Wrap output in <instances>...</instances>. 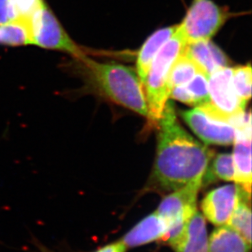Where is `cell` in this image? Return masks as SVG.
Returning a JSON list of instances; mask_svg holds the SVG:
<instances>
[{"label": "cell", "instance_id": "6da1fadb", "mask_svg": "<svg viewBox=\"0 0 252 252\" xmlns=\"http://www.w3.org/2000/svg\"><path fill=\"white\" fill-rule=\"evenodd\" d=\"M158 123L160 130L153 174L155 183L166 191L202 183L214 152L181 126L175 106L170 101Z\"/></svg>", "mask_w": 252, "mask_h": 252}, {"label": "cell", "instance_id": "7a4b0ae2", "mask_svg": "<svg viewBox=\"0 0 252 252\" xmlns=\"http://www.w3.org/2000/svg\"><path fill=\"white\" fill-rule=\"evenodd\" d=\"M91 84L114 102L148 118L147 102L138 74L131 67L100 63L88 56L78 60Z\"/></svg>", "mask_w": 252, "mask_h": 252}, {"label": "cell", "instance_id": "3957f363", "mask_svg": "<svg viewBox=\"0 0 252 252\" xmlns=\"http://www.w3.org/2000/svg\"><path fill=\"white\" fill-rule=\"evenodd\" d=\"M186 43L177 32H175L153 62L145 79V99L147 102L148 119L158 124L170 97L169 75L177 57L186 48Z\"/></svg>", "mask_w": 252, "mask_h": 252}, {"label": "cell", "instance_id": "277c9868", "mask_svg": "<svg viewBox=\"0 0 252 252\" xmlns=\"http://www.w3.org/2000/svg\"><path fill=\"white\" fill-rule=\"evenodd\" d=\"M230 14L212 0H193L176 32L186 45L210 40L220 31Z\"/></svg>", "mask_w": 252, "mask_h": 252}, {"label": "cell", "instance_id": "5b68a950", "mask_svg": "<svg viewBox=\"0 0 252 252\" xmlns=\"http://www.w3.org/2000/svg\"><path fill=\"white\" fill-rule=\"evenodd\" d=\"M29 27L32 44L67 53L76 60L88 56V51H84L70 38L46 2L31 17Z\"/></svg>", "mask_w": 252, "mask_h": 252}, {"label": "cell", "instance_id": "8992f818", "mask_svg": "<svg viewBox=\"0 0 252 252\" xmlns=\"http://www.w3.org/2000/svg\"><path fill=\"white\" fill-rule=\"evenodd\" d=\"M233 68L222 67L212 72L208 78L210 103L198 106L210 116L222 121L236 124L245 113V105L233 88Z\"/></svg>", "mask_w": 252, "mask_h": 252}, {"label": "cell", "instance_id": "52a82bcc", "mask_svg": "<svg viewBox=\"0 0 252 252\" xmlns=\"http://www.w3.org/2000/svg\"><path fill=\"white\" fill-rule=\"evenodd\" d=\"M181 116L205 144L217 145L233 144L236 127L230 123L210 116L199 107L182 111Z\"/></svg>", "mask_w": 252, "mask_h": 252}, {"label": "cell", "instance_id": "ba28073f", "mask_svg": "<svg viewBox=\"0 0 252 252\" xmlns=\"http://www.w3.org/2000/svg\"><path fill=\"white\" fill-rule=\"evenodd\" d=\"M233 159L235 168L234 182L248 196L252 192V117L250 113L243 117L236 126L233 141Z\"/></svg>", "mask_w": 252, "mask_h": 252}, {"label": "cell", "instance_id": "9c48e42d", "mask_svg": "<svg viewBox=\"0 0 252 252\" xmlns=\"http://www.w3.org/2000/svg\"><path fill=\"white\" fill-rule=\"evenodd\" d=\"M244 194L248 196L238 185H227L215 189L202 200L201 207L204 217L215 225L228 224Z\"/></svg>", "mask_w": 252, "mask_h": 252}, {"label": "cell", "instance_id": "30bf717a", "mask_svg": "<svg viewBox=\"0 0 252 252\" xmlns=\"http://www.w3.org/2000/svg\"><path fill=\"white\" fill-rule=\"evenodd\" d=\"M202 183L189 184L165 197L156 211L168 227L175 222L188 221L197 211V193Z\"/></svg>", "mask_w": 252, "mask_h": 252}, {"label": "cell", "instance_id": "8fae6325", "mask_svg": "<svg viewBox=\"0 0 252 252\" xmlns=\"http://www.w3.org/2000/svg\"><path fill=\"white\" fill-rule=\"evenodd\" d=\"M175 252H208L206 220L202 213L196 211L189 218L183 234L171 246Z\"/></svg>", "mask_w": 252, "mask_h": 252}, {"label": "cell", "instance_id": "7c38bea8", "mask_svg": "<svg viewBox=\"0 0 252 252\" xmlns=\"http://www.w3.org/2000/svg\"><path fill=\"white\" fill-rule=\"evenodd\" d=\"M177 27L178 26H172L158 30L146 39L140 48L136 57V73L142 85L145 84L148 72L155 57L172 37Z\"/></svg>", "mask_w": 252, "mask_h": 252}, {"label": "cell", "instance_id": "4fadbf2b", "mask_svg": "<svg viewBox=\"0 0 252 252\" xmlns=\"http://www.w3.org/2000/svg\"><path fill=\"white\" fill-rule=\"evenodd\" d=\"M166 231L167 226L164 220L155 212L139 222L122 241L126 248H136L162 239Z\"/></svg>", "mask_w": 252, "mask_h": 252}, {"label": "cell", "instance_id": "5bb4252c", "mask_svg": "<svg viewBox=\"0 0 252 252\" xmlns=\"http://www.w3.org/2000/svg\"><path fill=\"white\" fill-rule=\"evenodd\" d=\"M185 51L208 75L220 68L228 66L230 63L225 53L210 40L186 45Z\"/></svg>", "mask_w": 252, "mask_h": 252}, {"label": "cell", "instance_id": "9a60e30c", "mask_svg": "<svg viewBox=\"0 0 252 252\" xmlns=\"http://www.w3.org/2000/svg\"><path fill=\"white\" fill-rule=\"evenodd\" d=\"M251 246L228 224L216 228L208 239V252H250Z\"/></svg>", "mask_w": 252, "mask_h": 252}, {"label": "cell", "instance_id": "2e32d148", "mask_svg": "<svg viewBox=\"0 0 252 252\" xmlns=\"http://www.w3.org/2000/svg\"><path fill=\"white\" fill-rule=\"evenodd\" d=\"M201 72L204 71L184 49L171 67L169 75L170 91L171 88L176 86L186 85L188 84L193 77Z\"/></svg>", "mask_w": 252, "mask_h": 252}, {"label": "cell", "instance_id": "e0dca14e", "mask_svg": "<svg viewBox=\"0 0 252 252\" xmlns=\"http://www.w3.org/2000/svg\"><path fill=\"white\" fill-rule=\"evenodd\" d=\"M32 44L29 22L12 20L0 24V45L10 47Z\"/></svg>", "mask_w": 252, "mask_h": 252}, {"label": "cell", "instance_id": "ac0fdd59", "mask_svg": "<svg viewBox=\"0 0 252 252\" xmlns=\"http://www.w3.org/2000/svg\"><path fill=\"white\" fill-rule=\"evenodd\" d=\"M235 168L233 155L230 154H220L215 158L212 163H209L205 173L202 183L212 182L216 179L225 181H234Z\"/></svg>", "mask_w": 252, "mask_h": 252}, {"label": "cell", "instance_id": "d6986e66", "mask_svg": "<svg viewBox=\"0 0 252 252\" xmlns=\"http://www.w3.org/2000/svg\"><path fill=\"white\" fill-rule=\"evenodd\" d=\"M244 196L251 198L246 194L242 197L233 212L230 220L228 221V225L240 233L243 238L252 245V210L250 206L243 199Z\"/></svg>", "mask_w": 252, "mask_h": 252}, {"label": "cell", "instance_id": "ffe728a7", "mask_svg": "<svg viewBox=\"0 0 252 252\" xmlns=\"http://www.w3.org/2000/svg\"><path fill=\"white\" fill-rule=\"evenodd\" d=\"M252 77L251 64L233 68V88L238 98L245 106L252 96Z\"/></svg>", "mask_w": 252, "mask_h": 252}, {"label": "cell", "instance_id": "44dd1931", "mask_svg": "<svg viewBox=\"0 0 252 252\" xmlns=\"http://www.w3.org/2000/svg\"><path fill=\"white\" fill-rule=\"evenodd\" d=\"M209 75L204 72L198 73L193 77L186 87L193 98L195 107L202 106L210 103L209 90H208Z\"/></svg>", "mask_w": 252, "mask_h": 252}, {"label": "cell", "instance_id": "7402d4cb", "mask_svg": "<svg viewBox=\"0 0 252 252\" xmlns=\"http://www.w3.org/2000/svg\"><path fill=\"white\" fill-rule=\"evenodd\" d=\"M13 20L29 22L33 13L42 7L44 0H9Z\"/></svg>", "mask_w": 252, "mask_h": 252}, {"label": "cell", "instance_id": "603a6c76", "mask_svg": "<svg viewBox=\"0 0 252 252\" xmlns=\"http://www.w3.org/2000/svg\"><path fill=\"white\" fill-rule=\"evenodd\" d=\"M170 97L187 105H194L193 98L191 96L190 93H189L186 85L176 86L171 88Z\"/></svg>", "mask_w": 252, "mask_h": 252}, {"label": "cell", "instance_id": "cb8c5ba5", "mask_svg": "<svg viewBox=\"0 0 252 252\" xmlns=\"http://www.w3.org/2000/svg\"><path fill=\"white\" fill-rule=\"evenodd\" d=\"M13 20L9 0H0V24Z\"/></svg>", "mask_w": 252, "mask_h": 252}, {"label": "cell", "instance_id": "d4e9b609", "mask_svg": "<svg viewBox=\"0 0 252 252\" xmlns=\"http://www.w3.org/2000/svg\"><path fill=\"white\" fill-rule=\"evenodd\" d=\"M126 249H127V248H126V245L121 240L105 246L104 248H100V250L95 252H126Z\"/></svg>", "mask_w": 252, "mask_h": 252}]
</instances>
